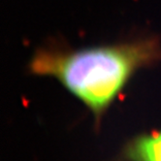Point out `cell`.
Listing matches in <instances>:
<instances>
[{"label":"cell","instance_id":"obj_2","mask_svg":"<svg viewBox=\"0 0 161 161\" xmlns=\"http://www.w3.org/2000/svg\"><path fill=\"white\" fill-rule=\"evenodd\" d=\"M111 161H161V128L133 136Z\"/></svg>","mask_w":161,"mask_h":161},{"label":"cell","instance_id":"obj_1","mask_svg":"<svg viewBox=\"0 0 161 161\" xmlns=\"http://www.w3.org/2000/svg\"><path fill=\"white\" fill-rule=\"evenodd\" d=\"M160 61L161 40L151 35L82 49L49 43L33 53L27 69L56 80L90 111L98 127L132 78Z\"/></svg>","mask_w":161,"mask_h":161}]
</instances>
